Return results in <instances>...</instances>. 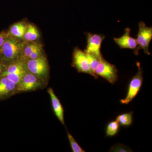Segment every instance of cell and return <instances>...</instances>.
Listing matches in <instances>:
<instances>
[{
    "mask_svg": "<svg viewBox=\"0 0 152 152\" xmlns=\"http://www.w3.org/2000/svg\"><path fill=\"white\" fill-rule=\"evenodd\" d=\"M24 47L23 44L18 38L8 35L1 51L6 60L15 61L20 57Z\"/></svg>",
    "mask_w": 152,
    "mask_h": 152,
    "instance_id": "6da1fadb",
    "label": "cell"
},
{
    "mask_svg": "<svg viewBox=\"0 0 152 152\" xmlns=\"http://www.w3.org/2000/svg\"><path fill=\"white\" fill-rule=\"evenodd\" d=\"M138 71L135 75L131 80L129 84L126 97L120 101L123 104H128L134 99L141 88L142 84L143 70L140 63H137Z\"/></svg>",
    "mask_w": 152,
    "mask_h": 152,
    "instance_id": "7a4b0ae2",
    "label": "cell"
},
{
    "mask_svg": "<svg viewBox=\"0 0 152 152\" xmlns=\"http://www.w3.org/2000/svg\"><path fill=\"white\" fill-rule=\"evenodd\" d=\"M96 76L105 79L110 83H115L118 80V70L115 66L102 58L94 72Z\"/></svg>",
    "mask_w": 152,
    "mask_h": 152,
    "instance_id": "3957f363",
    "label": "cell"
},
{
    "mask_svg": "<svg viewBox=\"0 0 152 152\" xmlns=\"http://www.w3.org/2000/svg\"><path fill=\"white\" fill-rule=\"evenodd\" d=\"M26 63L28 71L39 78H43L48 75V65L46 58L44 56H41L35 59L28 60Z\"/></svg>",
    "mask_w": 152,
    "mask_h": 152,
    "instance_id": "277c9868",
    "label": "cell"
},
{
    "mask_svg": "<svg viewBox=\"0 0 152 152\" xmlns=\"http://www.w3.org/2000/svg\"><path fill=\"white\" fill-rule=\"evenodd\" d=\"M139 31L136 39L138 45V50H143L144 53L150 55L149 46L152 38V28L146 26L144 22L139 23Z\"/></svg>",
    "mask_w": 152,
    "mask_h": 152,
    "instance_id": "5b68a950",
    "label": "cell"
},
{
    "mask_svg": "<svg viewBox=\"0 0 152 152\" xmlns=\"http://www.w3.org/2000/svg\"><path fill=\"white\" fill-rule=\"evenodd\" d=\"M41 80L28 71L21 81L17 85L15 91L19 92H24L39 89L42 86Z\"/></svg>",
    "mask_w": 152,
    "mask_h": 152,
    "instance_id": "8992f818",
    "label": "cell"
},
{
    "mask_svg": "<svg viewBox=\"0 0 152 152\" xmlns=\"http://www.w3.org/2000/svg\"><path fill=\"white\" fill-rule=\"evenodd\" d=\"M73 64L79 72L89 74L96 78H97L91 70L85 52L78 48L74 50Z\"/></svg>",
    "mask_w": 152,
    "mask_h": 152,
    "instance_id": "52a82bcc",
    "label": "cell"
},
{
    "mask_svg": "<svg viewBox=\"0 0 152 152\" xmlns=\"http://www.w3.org/2000/svg\"><path fill=\"white\" fill-rule=\"evenodd\" d=\"M104 38L102 35L89 33L87 35V46L85 53L93 54L99 58L103 57L101 48Z\"/></svg>",
    "mask_w": 152,
    "mask_h": 152,
    "instance_id": "ba28073f",
    "label": "cell"
},
{
    "mask_svg": "<svg viewBox=\"0 0 152 152\" xmlns=\"http://www.w3.org/2000/svg\"><path fill=\"white\" fill-rule=\"evenodd\" d=\"M131 29L126 28L124 34L119 38H114V42L121 49H129L134 50L136 55L138 54V45L137 40L131 37Z\"/></svg>",
    "mask_w": 152,
    "mask_h": 152,
    "instance_id": "9c48e42d",
    "label": "cell"
},
{
    "mask_svg": "<svg viewBox=\"0 0 152 152\" xmlns=\"http://www.w3.org/2000/svg\"><path fill=\"white\" fill-rule=\"evenodd\" d=\"M48 92L51 98L52 107L56 116L63 125H65L64 110L62 105L52 88H49Z\"/></svg>",
    "mask_w": 152,
    "mask_h": 152,
    "instance_id": "30bf717a",
    "label": "cell"
},
{
    "mask_svg": "<svg viewBox=\"0 0 152 152\" xmlns=\"http://www.w3.org/2000/svg\"><path fill=\"white\" fill-rule=\"evenodd\" d=\"M17 85L5 77L0 78V99L8 96L15 91Z\"/></svg>",
    "mask_w": 152,
    "mask_h": 152,
    "instance_id": "8fae6325",
    "label": "cell"
},
{
    "mask_svg": "<svg viewBox=\"0 0 152 152\" xmlns=\"http://www.w3.org/2000/svg\"><path fill=\"white\" fill-rule=\"evenodd\" d=\"M27 26L24 23L20 22L12 26L10 29V34L15 37L22 39L23 38Z\"/></svg>",
    "mask_w": 152,
    "mask_h": 152,
    "instance_id": "7c38bea8",
    "label": "cell"
},
{
    "mask_svg": "<svg viewBox=\"0 0 152 152\" xmlns=\"http://www.w3.org/2000/svg\"><path fill=\"white\" fill-rule=\"evenodd\" d=\"M27 69L26 64L22 61L15 62L9 66L1 74V77H4L8 74H13L19 71Z\"/></svg>",
    "mask_w": 152,
    "mask_h": 152,
    "instance_id": "4fadbf2b",
    "label": "cell"
},
{
    "mask_svg": "<svg viewBox=\"0 0 152 152\" xmlns=\"http://www.w3.org/2000/svg\"><path fill=\"white\" fill-rule=\"evenodd\" d=\"M39 37V34L37 28L32 25H29L24 36L25 39L28 42H33L37 40Z\"/></svg>",
    "mask_w": 152,
    "mask_h": 152,
    "instance_id": "5bb4252c",
    "label": "cell"
},
{
    "mask_svg": "<svg viewBox=\"0 0 152 152\" xmlns=\"http://www.w3.org/2000/svg\"><path fill=\"white\" fill-rule=\"evenodd\" d=\"M133 114V112H132L121 114L117 116L116 121L119 125L125 127L129 126L132 123Z\"/></svg>",
    "mask_w": 152,
    "mask_h": 152,
    "instance_id": "9a60e30c",
    "label": "cell"
},
{
    "mask_svg": "<svg viewBox=\"0 0 152 152\" xmlns=\"http://www.w3.org/2000/svg\"><path fill=\"white\" fill-rule=\"evenodd\" d=\"M38 45V44L35 43H32L27 45L25 47H24L20 56L22 58L21 61L24 62L25 61L26 62L28 60L29 58L33 51Z\"/></svg>",
    "mask_w": 152,
    "mask_h": 152,
    "instance_id": "2e32d148",
    "label": "cell"
},
{
    "mask_svg": "<svg viewBox=\"0 0 152 152\" xmlns=\"http://www.w3.org/2000/svg\"><path fill=\"white\" fill-rule=\"evenodd\" d=\"M27 69H24L21 71H19L13 74H8L6 75L4 77H5L7 78L9 80L15 84L16 85L19 84V83L21 81L23 77L25 75V74L27 72Z\"/></svg>",
    "mask_w": 152,
    "mask_h": 152,
    "instance_id": "e0dca14e",
    "label": "cell"
},
{
    "mask_svg": "<svg viewBox=\"0 0 152 152\" xmlns=\"http://www.w3.org/2000/svg\"><path fill=\"white\" fill-rule=\"evenodd\" d=\"M85 53L88 62L91 70L94 74L95 70L97 67L98 65L99 64L101 60L102 59L103 57L99 58L93 54L88 53Z\"/></svg>",
    "mask_w": 152,
    "mask_h": 152,
    "instance_id": "ac0fdd59",
    "label": "cell"
},
{
    "mask_svg": "<svg viewBox=\"0 0 152 152\" xmlns=\"http://www.w3.org/2000/svg\"><path fill=\"white\" fill-rule=\"evenodd\" d=\"M119 129V124L117 121H112L107 125L106 130V137L115 135Z\"/></svg>",
    "mask_w": 152,
    "mask_h": 152,
    "instance_id": "d6986e66",
    "label": "cell"
},
{
    "mask_svg": "<svg viewBox=\"0 0 152 152\" xmlns=\"http://www.w3.org/2000/svg\"><path fill=\"white\" fill-rule=\"evenodd\" d=\"M68 139L69 141L70 144L72 151L74 152H85L84 150L79 145L78 143L76 141L73 137L70 134L67 132Z\"/></svg>",
    "mask_w": 152,
    "mask_h": 152,
    "instance_id": "ffe728a7",
    "label": "cell"
},
{
    "mask_svg": "<svg viewBox=\"0 0 152 152\" xmlns=\"http://www.w3.org/2000/svg\"><path fill=\"white\" fill-rule=\"evenodd\" d=\"M111 152H130L131 149L124 145L117 144L112 147L110 149Z\"/></svg>",
    "mask_w": 152,
    "mask_h": 152,
    "instance_id": "44dd1931",
    "label": "cell"
},
{
    "mask_svg": "<svg viewBox=\"0 0 152 152\" xmlns=\"http://www.w3.org/2000/svg\"><path fill=\"white\" fill-rule=\"evenodd\" d=\"M42 49L40 46L38 45L33 51L32 53L29 58L28 60L35 59L42 56Z\"/></svg>",
    "mask_w": 152,
    "mask_h": 152,
    "instance_id": "7402d4cb",
    "label": "cell"
},
{
    "mask_svg": "<svg viewBox=\"0 0 152 152\" xmlns=\"http://www.w3.org/2000/svg\"><path fill=\"white\" fill-rule=\"evenodd\" d=\"M7 36V34L5 33H1L0 34V49L2 46Z\"/></svg>",
    "mask_w": 152,
    "mask_h": 152,
    "instance_id": "603a6c76",
    "label": "cell"
},
{
    "mask_svg": "<svg viewBox=\"0 0 152 152\" xmlns=\"http://www.w3.org/2000/svg\"><path fill=\"white\" fill-rule=\"evenodd\" d=\"M3 69V65L0 64V74L2 72V71Z\"/></svg>",
    "mask_w": 152,
    "mask_h": 152,
    "instance_id": "cb8c5ba5",
    "label": "cell"
}]
</instances>
